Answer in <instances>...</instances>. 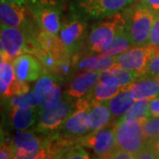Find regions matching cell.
Returning <instances> with one entry per match:
<instances>
[{
	"label": "cell",
	"mask_w": 159,
	"mask_h": 159,
	"mask_svg": "<svg viewBox=\"0 0 159 159\" xmlns=\"http://www.w3.org/2000/svg\"><path fill=\"white\" fill-rule=\"evenodd\" d=\"M35 37L21 29L1 25V60L12 62L22 54H33L37 46Z\"/></svg>",
	"instance_id": "cell-1"
},
{
	"label": "cell",
	"mask_w": 159,
	"mask_h": 159,
	"mask_svg": "<svg viewBox=\"0 0 159 159\" xmlns=\"http://www.w3.org/2000/svg\"><path fill=\"white\" fill-rule=\"evenodd\" d=\"M127 13L118 12L104 18L91 28L86 44L90 53H101L102 48L126 28Z\"/></svg>",
	"instance_id": "cell-2"
},
{
	"label": "cell",
	"mask_w": 159,
	"mask_h": 159,
	"mask_svg": "<svg viewBox=\"0 0 159 159\" xmlns=\"http://www.w3.org/2000/svg\"><path fill=\"white\" fill-rule=\"evenodd\" d=\"M117 147L136 155L147 144L142 123L134 119H120L114 125Z\"/></svg>",
	"instance_id": "cell-3"
},
{
	"label": "cell",
	"mask_w": 159,
	"mask_h": 159,
	"mask_svg": "<svg viewBox=\"0 0 159 159\" xmlns=\"http://www.w3.org/2000/svg\"><path fill=\"white\" fill-rule=\"evenodd\" d=\"M153 11L145 6L137 5L127 13L126 29L134 46L148 45L151 29L155 20Z\"/></svg>",
	"instance_id": "cell-4"
},
{
	"label": "cell",
	"mask_w": 159,
	"mask_h": 159,
	"mask_svg": "<svg viewBox=\"0 0 159 159\" xmlns=\"http://www.w3.org/2000/svg\"><path fill=\"white\" fill-rule=\"evenodd\" d=\"M155 49L156 47L152 45L135 46L128 49L114 56L116 66L145 76Z\"/></svg>",
	"instance_id": "cell-5"
},
{
	"label": "cell",
	"mask_w": 159,
	"mask_h": 159,
	"mask_svg": "<svg viewBox=\"0 0 159 159\" xmlns=\"http://www.w3.org/2000/svg\"><path fill=\"white\" fill-rule=\"evenodd\" d=\"M135 0H78L81 12L90 19H104L132 6Z\"/></svg>",
	"instance_id": "cell-6"
},
{
	"label": "cell",
	"mask_w": 159,
	"mask_h": 159,
	"mask_svg": "<svg viewBox=\"0 0 159 159\" xmlns=\"http://www.w3.org/2000/svg\"><path fill=\"white\" fill-rule=\"evenodd\" d=\"M75 109V103L62 101L53 107H42L38 115L37 128L40 132H53L60 128Z\"/></svg>",
	"instance_id": "cell-7"
},
{
	"label": "cell",
	"mask_w": 159,
	"mask_h": 159,
	"mask_svg": "<svg viewBox=\"0 0 159 159\" xmlns=\"http://www.w3.org/2000/svg\"><path fill=\"white\" fill-rule=\"evenodd\" d=\"M80 144L91 148L99 157H107L116 150L117 142L114 126H105L81 137Z\"/></svg>",
	"instance_id": "cell-8"
},
{
	"label": "cell",
	"mask_w": 159,
	"mask_h": 159,
	"mask_svg": "<svg viewBox=\"0 0 159 159\" xmlns=\"http://www.w3.org/2000/svg\"><path fill=\"white\" fill-rule=\"evenodd\" d=\"M33 92L40 107H53L62 102V89L57 75L48 73L43 74L37 80Z\"/></svg>",
	"instance_id": "cell-9"
},
{
	"label": "cell",
	"mask_w": 159,
	"mask_h": 159,
	"mask_svg": "<svg viewBox=\"0 0 159 159\" xmlns=\"http://www.w3.org/2000/svg\"><path fill=\"white\" fill-rule=\"evenodd\" d=\"M87 29V23L79 18H74L62 25L59 37L70 56H74L85 44L89 35Z\"/></svg>",
	"instance_id": "cell-10"
},
{
	"label": "cell",
	"mask_w": 159,
	"mask_h": 159,
	"mask_svg": "<svg viewBox=\"0 0 159 159\" xmlns=\"http://www.w3.org/2000/svg\"><path fill=\"white\" fill-rule=\"evenodd\" d=\"M0 21L1 25L21 29L29 34H33L32 31L30 30L32 26L29 22L27 9L23 6H18L8 3L6 0H1Z\"/></svg>",
	"instance_id": "cell-11"
},
{
	"label": "cell",
	"mask_w": 159,
	"mask_h": 159,
	"mask_svg": "<svg viewBox=\"0 0 159 159\" xmlns=\"http://www.w3.org/2000/svg\"><path fill=\"white\" fill-rule=\"evenodd\" d=\"M15 76L18 80L33 82L43 75L44 68L39 58L31 54H22L13 61Z\"/></svg>",
	"instance_id": "cell-12"
},
{
	"label": "cell",
	"mask_w": 159,
	"mask_h": 159,
	"mask_svg": "<svg viewBox=\"0 0 159 159\" xmlns=\"http://www.w3.org/2000/svg\"><path fill=\"white\" fill-rule=\"evenodd\" d=\"M34 20L43 31L57 34L61 29L60 6H29Z\"/></svg>",
	"instance_id": "cell-13"
},
{
	"label": "cell",
	"mask_w": 159,
	"mask_h": 159,
	"mask_svg": "<svg viewBox=\"0 0 159 159\" xmlns=\"http://www.w3.org/2000/svg\"><path fill=\"white\" fill-rule=\"evenodd\" d=\"M100 81L99 72L84 71L75 75L69 83L66 95L72 98L80 99L89 95Z\"/></svg>",
	"instance_id": "cell-14"
},
{
	"label": "cell",
	"mask_w": 159,
	"mask_h": 159,
	"mask_svg": "<svg viewBox=\"0 0 159 159\" xmlns=\"http://www.w3.org/2000/svg\"><path fill=\"white\" fill-rule=\"evenodd\" d=\"M62 131L65 136L79 137L90 131L89 111L86 109L75 108L63 124Z\"/></svg>",
	"instance_id": "cell-15"
},
{
	"label": "cell",
	"mask_w": 159,
	"mask_h": 159,
	"mask_svg": "<svg viewBox=\"0 0 159 159\" xmlns=\"http://www.w3.org/2000/svg\"><path fill=\"white\" fill-rule=\"evenodd\" d=\"M35 42L40 50L51 54L59 60L71 57L66 50L59 35L57 36V34L41 30L36 34Z\"/></svg>",
	"instance_id": "cell-16"
},
{
	"label": "cell",
	"mask_w": 159,
	"mask_h": 159,
	"mask_svg": "<svg viewBox=\"0 0 159 159\" xmlns=\"http://www.w3.org/2000/svg\"><path fill=\"white\" fill-rule=\"evenodd\" d=\"M134 100H152L159 97V80L145 75L129 86Z\"/></svg>",
	"instance_id": "cell-17"
},
{
	"label": "cell",
	"mask_w": 159,
	"mask_h": 159,
	"mask_svg": "<svg viewBox=\"0 0 159 159\" xmlns=\"http://www.w3.org/2000/svg\"><path fill=\"white\" fill-rule=\"evenodd\" d=\"M74 66L81 71L101 73L115 66L116 63L114 57L105 56L101 53L100 55H89L74 60Z\"/></svg>",
	"instance_id": "cell-18"
},
{
	"label": "cell",
	"mask_w": 159,
	"mask_h": 159,
	"mask_svg": "<svg viewBox=\"0 0 159 159\" xmlns=\"http://www.w3.org/2000/svg\"><path fill=\"white\" fill-rule=\"evenodd\" d=\"M39 115L37 107L11 108L10 111L11 125L19 131H26L34 125Z\"/></svg>",
	"instance_id": "cell-19"
},
{
	"label": "cell",
	"mask_w": 159,
	"mask_h": 159,
	"mask_svg": "<svg viewBox=\"0 0 159 159\" xmlns=\"http://www.w3.org/2000/svg\"><path fill=\"white\" fill-rule=\"evenodd\" d=\"M122 89H125L120 86L118 78L111 76L100 80L91 91L89 96L97 102H106L118 95Z\"/></svg>",
	"instance_id": "cell-20"
},
{
	"label": "cell",
	"mask_w": 159,
	"mask_h": 159,
	"mask_svg": "<svg viewBox=\"0 0 159 159\" xmlns=\"http://www.w3.org/2000/svg\"><path fill=\"white\" fill-rule=\"evenodd\" d=\"M89 127L91 132L107 126L112 114L105 102H94L89 109Z\"/></svg>",
	"instance_id": "cell-21"
},
{
	"label": "cell",
	"mask_w": 159,
	"mask_h": 159,
	"mask_svg": "<svg viewBox=\"0 0 159 159\" xmlns=\"http://www.w3.org/2000/svg\"><path fill=\"white\" fill-rule=\"evenodd\" d=\"M105 102L114 118H119L123 117L130 110L135 100L129 89H125Z\"/></svg>",
	"instance_id": "cell-22"
},
{
	"label": "cell",
	"mask_w": 159,
	"mask_h": 159,
	"mask_svg": "<svg viewBox=\"0 0 159 159\" xmlns=\"http://www.w3.org/2000/svg\"><path fill=\"white\" fill-rule=\"evenodd\" d=\"M132 46H134L133 41L131 39L128 30L125 28L124 30L120 31L108 44H106L102 48L101 53L105 56L114 57L119 53L130 49Z\"/></svg>",
	"instance_id": "cell-23"
},
{
	"label": "cell",
	"mask_w": 159,
	"mask_h": 159,
	"mask_svg": "<svg viewBox=\"0 0 159 159\" xmlns=\"http://www.w3.org/2000/svg\"><path fill=\"white\" fill-rule=\"evenodd\" d=\"M13 64L1 60L0 63V91L2 97H11V88L16 81Z\"/></svg>",
	"instance_id": "cell-24"
},
{
	"label": "cell",
	"mask_w": 159,
	"mask_h": 159,
	"mask_svg": "<svg viewBox=\"0 0 159 159\" xmlns=\"http://www.w3.org/2000/svg\"><path fill=\"white\" fill-rule=\"evenodd\" d=\"M11 144L14 148H21L35 153H38L42 148L40 139L32 132H22L19 134L12 139Z\"/></svg>",
	"instance_id": "cell-25"
},
{
	"label": "cell",
	"mask_w": 159,
	"mask_h": 159,
	"mask_svg": "<svg viewBox=\"0 0 159 159\" xmlns=\"http://www.w3.org/2000/svg\"><path fill=\"white\" fill-rule=\"evenodd\" d=\"M149 102L150 100H137L130 110L120 119H134L143 122L145 119L151 117L149 110Z\"/></svg>",
	"instance_id": "cell-26"
},
{
	"label": "cell",
	"mask_w": 159,
	"mask_h": 159,
	"mask_svg": "<svg viewBox=\"0 0 159 159\" xmlns=\"http://www.w3.org/2000/svg\"><path fill=\"white\" fill-rule=\"evenodd\" d=\"M142 123V130L147 143H152L159 138V117H149Z\"/></svg>",
	"instance_id": "cell-27"
},
{
	"label": "cell",
	"mask_w": 159,
	"mask_h": 159,
	"mask_svg": "<svg viewBox=\"0 0 159 159\" xmlns=\"http://www.w3.org/2000/svg\"><path fill=\"white\" fill-rule=\"evenodd\" d=\"M11 108H21V107H39L40 104L34 92H28L23 95L13 96L10 97Z\"/></svg>",
	"instance_id": "cell-28"
},
{
	"label": "cell",
	"mask_w": 159,
	"mask_h": 159,
	"mask_svg": "<svg viewBox=\"0 0 159 159\" xmlns=\"http://www.w3.org/2000/svg\"><path fill=\"white\" fill-rule=\"evenodd\" d=\"M147 75L159 80V48L156 47L153 56L148 63Z\"/></svg>",
	"instance_id": "cell-29"
},
{
	"label": "cell",
	"mask_w": 159,
	"mask_h": 159,
	"mask_svg": "<svg viewBox=\"0 0 159 159\" xmlns=\"http://www.w3.org/2000/svg\"><path fill=\"white\" fill-rule=\"evenodd\" d=\"M158 153L156 151L152 144L147 143L142 150L135 155V159H157Z\"/></svg>",
	"instance_id": "cell-30"
},
{
	"label": "cell",
	"mask_w": 159,
	"mask_h": 159,
	"mask_svg": "<svg viewBox=\"0 0 159 159\" xmlns=\"http://www.w3.org/2000/svg\"><path fill=\"white\" fill-rule=\"evenodd\" d=\"M148 45H152L159 48V15L156 16L155 18L150 35H149Z\"/></svg>",
	"instance_id": "cell-31"
},
{
	"label": "cell",
	"mask_w": 159,
	"mask_h": 159,
	"mask_svg": "<svg viewBox=\"0 0 159 159\" xmlns=\"http://www.w3.org/2000/svg\"><path fill=\"white\" fill-rule=\"evenodd\" d=\"M29 6H61L66 0H25Z\"/></svg>",
	"instance_id": "cell-32"
},
{
	"label": "cell",
	"mask_w": 159,
	"mask_h": 159,
	"mask_svg": "<svg viewBox=\"0 0 159 159\" xmlns=\"http://www.w3.org/2000/svg\"><path fill=\"white\" fill-rule=\"evenodd\" d=\"M66 159H90V157L83 148L77 146L69 150Z\"/></svg>",
	"instance_id": "cell-33"
},
{
	"label": "cell",
	"mask_w": 159,
	"mask_h": 159,
	"mask_svg": "<svg viewBox=\"0 0 159 159\" xmlns=\"http://www.w3.org/2000/svg\"><path fill=\"white\" fill-rule=\"evenodd\" d=\"M15 148L11 143L2 142L0 149V159H12Z\"/></svg>",
	"instance_id": "cell-34"
},
{
	"label": "cell",
	"mask_w": 159,
	"mask_h": 159,
	"mask_svg": "<svg viewBox=\"0 0 159 159\" xmlns=\"http://www.w3.org/2000/svg\"><path fill=\"white\" fill-rule=\"evenodd\" d=\"M39 152L35 153V152L27 151V150L21 149V148H15L12 159H35L36 157L38 156Z\"/></svg>",
	"instance_id": "cell-35"
},
{
	"label": "cell",
	"mask_w": 159,
	"mask_h": 159,
	"mask_svg": "<svg viewBox=\"0 0 159 159\" xmlns=\"http://www.w3.org/2000/svg\"><path fill=\"white\" fill-rule=\"evenodd\" d=\"M109 159H135V157L134 154L119 148L109 157Z\"/></svg>",
	"instance_id": "cell-36"
},
{
	"label": "cell",
	"mask_w": 159,
	"mask_h": 159,
	"mask_svg": "<svg viewBox=\"0 0 159 159\" xmlns=\"http://www.w3.org/2000/svg\"><path fill=\"white\" fill-rule=\"evenodd\" d=\"M139 5L145 6L151 11H159V0H140Z\"/></svg>",
	"instance_id": "cell-37"
},
{
	"label": "cell",
	"mask_w": 159,
	"mask_h": 159,
	"mask_svg": "<svg viewBox=\"0 0 159 159\" xmlns=\"http://www.w3.org/2000/svg\"><path fill=\"white\" fill-rule=\"evenodd\" d=\"M149 110L151 116L159 117V97L150 100L149 102Z\"/></svg>",
	"instance_id": "cell-38"
},
{
	"label": "cell",
	"mask_w": 159,
	"mask_h": 159,
	"mask_svg": "<svg viewBox=\"0 0 159 159\" xmlns=\"http://www.w3.org/2000/svg\"><path fill=\"white\" fill-rule=\"evenodd\" d=\"M35 159H56L54 154L51 153L50 151H48L44 147L42 146V148L40 150L38 156L36 157Z\"/></svg>",
	"instance_id": "cell-39"
},
{
	"label": "cell",
	"mask_w": 159,
	"mask_h": 159,
	"mask_svg": "<svg viewBox=\"0 0 159 159\" xmlns=\"http://www.w3.org/2000/svg\"><path fill=\"white\" fill-rule=\"evenodd\" d=\"M6 1L8 3H11V4L18 5V6H23L26 3L25 0H6Z\"/></svg>",
	"instance_id": "cell-40"
},
{
	"label": "cell",
	"mask_w": 159,
	"mask_h": 159,
	"mask_svg": "<svg viewBox=\"0 0 159 159\" xmlns=\"http://www.w3.org/2000/svg\"><path fill=\"white\" fill-rule=\"evenodd\" d=\"M150 144H152V146L154 147V148L156 149V151L158 153L159 155V138L158 139H157L155 142H153L152 143H150Z\"/></svg>",
	"instance_id": "cell-41"
},
{
	"label": "cell",
	"mask_w": 159,
	"mask_h": 159,
	"mask_svg": "<svg viewBox=\"0 0 159 159\" xmlns=\"http://www.w3.org/2000/svg\"><path fill=\"white\" fill-rule=\"evenodd\" d=\"M99 159H109V157H100Z\"/></svg>",
	"instance_id": "cell-42"
},
{
	"label": "cell",
	"mask_w": 159,
	"mask_h": 159,
	"mask_svg": "<svg viewBox=\"0 0 159 159\" xmlns=\"http://www.w3.org/2000/svg\"><path fill=\"white\" fill-rule=\"evenodd\" d=\"M57 159H66V158H64V157H58V158Z\"/></svg>",
	"instance_id": "cell-43"
},
{
	"label": "cell",
	"mask_w": 159,
	"mask_h": 159,
	"mask_svg": "<svg viewBox=\"0 0 159 159\" xmlns=\"http://www.w3.org/2000/svg\"><path fill=\"white\" fill-rule=\"evenodd\" d=\"M157 159H159V156H158V158H157Z\"/></svg>",
	"instance_id": "cell-44"
}]
</instances>
